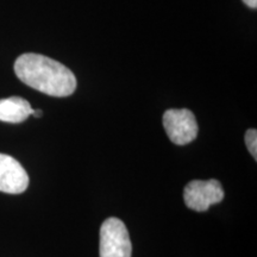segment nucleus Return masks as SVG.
<instances>
[{
    "mask_svg": "<svg viewBox=\"0 0 257 257\" xmlns=\"http://www.w3.org/2000/svg\"><path fill=\"white\" fill-rule=\"evenodd\" d=\"M15 73L29 87L51 96H68L76 88V79L72 70L40 54L19 56L15 62Z\"/></svg>",
    "mask_w": 257,
    "mask_h": 257,
    "instance_id": "1",
    "label": "nucleus"
},
{
    "mask_svg": "<svg viewBox=\"0 0 257 257\" xmlns=\"http://www.w3.org/2000/svg\"><path fill=\"white\" fill-rule=\"evenodd\" d=\"M130 236L125 224L118 218H108L100 227V257H131Z\"/></svg>",
    "mask_w": 257,
    "mask_h": 257,
    "instance_id": "2",
    "label": "nucleus"
},
{
    "mask_svg": "<svg viewBox=\"0 0 257 257\" xmlns=\"http://www.w3.org/2000/svg\"><path fill=\"white\" fill-rule=\"evenodd\" d=\"M163 126L169 140L176 146H186L193 142L198 135L195 115L187 108H170L163 114Z\"/></svg>",
    "mask_w": 257,
    "mask_h": 257,
    "instance_id": "3",
    "label": "nucleus"
},
{
    "mask_svg": "<svg viewBox=\"0 0 257 257\" xmlns=\"http://www.w3.org/2000/svg\"><path fill=\"white\" fill-rule=\"evenodd\" d=\"M224 195V189L218 180H194L184 191L186 206L197 212H205L211 205L219 204Z\"/></svg>",
    "mask_w": 257,
    "mask_h": 257,
    "instance_id": "4",
    "label": "nucleus"
},
{
    "mask_svg": "<svg viewBox=\"0 0 257 257\" xmlns=\"http://www.w3.org/2000/svg\"><path fill=\"white\" fill-rule=\"evenodd\" d=\"M28 186L29 176L21 163L12 156L0 154V192L21 194Z\"/></svg>",
    "mask_w": 257,
    "mask_h": 257,
    "instance_id": "5",
    "label": "nucleus"
},
{
    "mask_svg": "<svg viewBox=\"0 0 257 257\" xmlns=\"http://www.w3.org/2000/svg\"><path fill=\"white\" fill-rule=\"evenodd\" d=\"M34 108L30 102L21 96H10L0 99V121L5 123H22L32 114Z\"/></svg>",
    "mask_w": 257,
    "mask_h": 257,
    "instance_id": "6",
    "label": "nucleus"
},
{
    "mask_svg": "<svg viewBox=\"0 0 257 257\" xmlns=\"http://www.w3.org/2000/svg\"><path fill=\"white\" fill-rule=\"evenodd\" d=\"M245 143L249 153L257 160V131L256 128H249L245 133Z\"/></svg>",
    "mask_w": 257,
    "mask_h": 257,
    "instance_id": "7",
    "label": "nucleus"
},
{
    "mask_svg": "<svg viewBox=\"0 0 257 257\" xmlns=\"http://www.w3.org/2000/svg\"><path fill=\"white\" fill-rule=\"evenodd\" d=\"M244 4L248 5L249 8L251 9H256L257 8V0H243Z\"/></svg>",
    "mask_w": 257,
    "mask_h": 257,
    "instance_id": "8",
    "label": "nucleus"
},
{
    "mask_svg": "<svg viewBox=\"0 0 257 257\" xmlns=\"http://www.w3.org/2000/svg\"><path fill=\"white\" fill-rule=\"evenodd\" d=\"M42 114H43V112H42L41 110H34V111H32V115H34V117H36V118L42 117Z\"/></svg>",
    "mask_w": 257,
    "mask_h": 257,
    "instance_id": "9",
    "label": "nucleus"
}]
</instances>
